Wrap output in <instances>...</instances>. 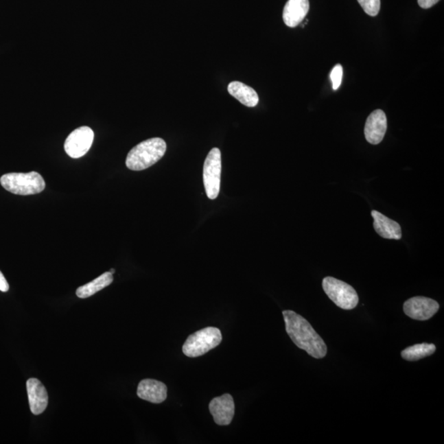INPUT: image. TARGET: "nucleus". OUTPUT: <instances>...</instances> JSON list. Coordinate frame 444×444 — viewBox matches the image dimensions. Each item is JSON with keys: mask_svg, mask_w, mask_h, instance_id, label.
<instances>
[{"mask_svg": "<svg viewBox=\"0 0 444 444\" xmlns=\"http://www.w3.org/2000/svg\"><path fill=\"white\" fill-rule=\"evenodd\" d=\"M167 143L163 139L153 138L143 141L128 152L127 167L131 171H143L163 159Z\"/></svg>", "mask_w": 444, "mask_h": 444, "instance_id": "obj_2", "label": "nucleus"}, {"mask_svg": "<svg viewBox=\"0 0 444 444\" xmlns=\"http://www.w3.org/2000/svg\"><path fill=\"white\" fill-rule=\"evenodd\" d=\"M343 76V69L341 65H336L330 74L331 82H333L334 90H338L342 84Z\"/></svg>", "mask_w": 444, "mask_h": 444, "instance_id": "obj_19", "label": "nucleus"}, {"mask_svg": "<svg viewBox=\"0 0 444 444\" xmlns=\"http://www.w3.org/2000/svg\"><path fill=\"white\" fill-rule=\"evenodd\" d=\"M8 290H10V285H8L3 273L0 272V290L3 292H7Z\"/></svg>", "mask_w": 444, "mask_h": 444, "instance_id": "obj_21", "label": "nucleus"}, {"mask_svg": "<svg viewBox=\"0 0 444 444\" xmlns=\"http://www.w3.org/2000/svg\"><path fill=\"white\" fill-rule=\"evenodd\" d=\"M388 120L382 110L373 111L365 123L364 136L367 142L373 145L379 144L387 132Z\"/></svg>", "mask_w": 444, "mask_h": 444, "instance_id": "obj_10", "label": "nucleus"}, {"mask_svg": "<svg viewBox=\"0 0 444 444\" xmlns=\"http://www.w3.org/2000/svg\"><path fill=\"white\" fill-rule=\"evenodd\" d=\"M371 215L373 228L382 238L397 240L401 239L402 232L399 224L375 210L371 211Z\"/></svg>", "mask_w": 444, "mask_h": 444, "instance_id": "obj_13", "label": "nucleus"}, {"mask_svg": "<svg viewBox=\"0 0 444 444\" xmlns=\"http://www.w3.org/2000/svg\"><path fill=\"white\" fill-rule=\"evenodd\" d=\"M309 10V0H288L282 15L285 24L289 27H297L305 19Z\"/></svg>", "mask_w": 444, "mask_h": 444, "instance_id": "obj_14", "label": "nucleus"}, {"mask_svg": "<svg viewBox=\"0 0 444 444\" xmlns=\"http://www.w3.org/2000/svg\"><path fill=\"white\" fill-rule=\"evenodd\" d=\"M209 410L213 414L215 424L229 425L235 414V402L230 394L213 398L209 404Z\"/></svg>", "mask_w": 444, "mask_h": 444, "instance_id": "obj_9", "label": "nucleus"}, {"mask_svg": "<svg viewBox=\"0 0 444 444\" xmlns=\"http://www.w3.org/2000/svg\"><path fill=\"white\" fill-rule=\"evenodd\" d=\"M361 8L366 14L371 16L379 14L380 10V0H357Z\"/></svg>", "mask_w": 444, "mask_h": 444, "instance_id": "obj_18", "label": "nucleus"}, {"mask_svg": "<svg viewBox=\"0 0 444 444\" xmlns=\"http://www.w3.org/2000/svg\"><path fill=\"white\" fill-rule=\"evenodd\" d=\"M222 341L221 331L217 327H206L189 336L182 350L186 356L195 358L214 349Z\"/></svg>", "mask_w": 444, "mask_h": 444, "instance_id": "obj_4", "label": "nucleus"}, {"mask_svg": "<svg viewBox=\"0 0 444 444\" xmlns=\"http://www.w3.org/2000/svg\"><path fill=\"white\" fill-rule=\"evenodd\" d=\"M282 314L286 333L300 349L305 351L314 358L321 359L326 356L327 347L325 342L305 318L292 310H285Z\"/></svg>", "mask_w": 444, "mask_h": 444, "instance_id": "obj_1", "label": "nucleus"}, {"mask_svg": "<svg viewBox=\"0 0 444 444\" xmlns=\"http://www.w3.org/2000/svg\"><path fill=\"white\" fill-rule=\"evenodd\" d=\"M404 309L409 318L414 320L425 321L438 312L439 305L432 299L416 296L404 303Z\"/></svg>", "mask_w": 444, "mask_h": 444, "instance_id": "obj_8", "label": "nucleus"}, {"mask_svg": "<svg viewBox=\"0 0 444 444\" xmlns=\"http://www.w3.org/2000/svg\"><path fill=\"white\" fill-rule=\"evenodd\" d=\"M323 288L327 296L339 308L351 310L358 305V294L355 290L346 282L334 277H327L323 281Z\"/></svg>", "mask_w": 444, "mask_h": 444, "instance_id": "obj_5", "label": "nucleus"}, {"mask_svg": "<svg viewBox=\"0 0 444 444\" xmlns=\"http://www.w3.org/2000/svg\"><path fill=\"white\" fill-rule=\"evenodd\" d=\"M439 1L441 0H418V4L424 10H428V8H432Z\"/></svg>", "mask_w": 444, "mask_h": 444, "instance_id": "obj_20", "label": "nucleus"}, {"mask_svg": "<svg viewBox=\"0 0 444 444\" xmlns=\"http://www.w3.org/2000/svg\"><path fill=\"white\" fill-rule=\"evenodd\" d=\"M137 393L141 399L159 404L167 399V387L160 381L144 379L140 382Z\"/></svg>", "mask_w": 444, "mask_h": 444, "instance_id": "obj_12", "label": "nucleus"}, {"mask_svg": "<svg viewBox=\"0 0 444 444\" xmlns=\"http://www.w3.org/2000/svg\"><path fill=\"white\" fill-rule=\"evenodd\" d=\"M115 269L112 268L110 271V273L114 274L115 273Z\"/></svg>", "mask_w": 444, "mask_h": 444, "instance_id": "obj_22", "label": "nucleus"}, {"mask_svg": "<svg viewBox=\"0 0 444 444\" xmlns=\"http://www.w3.org/2000/svg\"><path fill=\"white\" fill-rule=\"evenodd\" d=\"M222 154L219 148L211 149L203 167V183L207 198L215 199L221 188Z\"/></svg>", "mask_w": 444, "mask_h": 444, "instance_id": "obj_6", "label": "nucleus"}, {"mask_svg": "<svg viewBox=\"0 0 444 444\" xmlns=\"http://www.w3.org/2000/svg\"><path fill=\"white\" fill-rule=\"evenodd\" d=\"M435 351H436V347L434 344H417V345L406 348L401 352V357L406 360L417 361L432 355Z\"/></svg>", "mask_w": 444, "mask_h": 444, "instance_id": "obj_17", "label": "nucleus"}, {"mask_svg": "<svg viewBox=\"0 0 444 444\" xmlns=\"http://www.w3.org/2000/svg\"><path fill=\"white\" fill-rule=\"evenodd\" d=\"M27 390L31 412L38 416L47 409L49 397L47 389L37 379H30L27 382Z\"/></svg>", "mask_w": 444, "mask_h": 444, "instance_id": "obj_11", "label": "nucleus"}, {"mask_svg": "<svg viewBox=\"0 0 444 444\" xmlns=\"http://www.w3.org/2000/svg\"><path fill=\"white\" fill-rule=\"evenodd\" d=\"M228 91L232 97L237 99L240 103L248 107H255L259 102V95L255 90L243 82H231L228 85Z\"/></svg>", "mask_w": 444, "mask_h": 444, "instance_id": "obj_15", "label": "nucleus"}, {"mask_svg": "<svg viewBox=\"0 0 444 444\" xmlns=\"http://www.w3.org/2000/svg\"><path fill=\"white\" fill-rule=\"evenodd\" d=\"M94 139L91 128L82 126L73 130L65 141L66 153L72 159H80L90 150Z\"/></svg>", "mask_w": 444, "mask_h": 444, "instance_id": "obj_7", "label": "nucleus"}, {"mask_svg": "<svg viewBox=\"0 0 444 444\" xmlns=\"http://www.w3.org/2000/svg\"><path fill=\"white\" fill-rule=\"evenodd\" d=\"M113 274L110 272L103 273L102 275L95 278V280L89 282V283L78 288L76 292L77 296L82 299H86L93 296V294L97 293L100 290H102L104 288H106V286L110 285L112 283V281H113Z\"/></svg>", "mask_w": 444, "mask_h": 444, "instance_id": "obj_16", "label": "nucleus"}, {"mask_svg": "<svg viewBox=\"0 0 444 444\" xmlns=\"http://www.w3.org/2000/svg\"><path fill=\"white\" fill-rule=\"evenodd\" d=\"M0 184L4 189L16 195L37 194L43 192L45 183L39 173H8L0 178Z\"/></svg>", "mask_w": 444, "mask_h": 444, "instance_id": "obj_3", "label": "nucleus"}]
</instances>
